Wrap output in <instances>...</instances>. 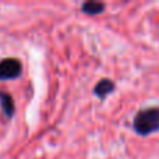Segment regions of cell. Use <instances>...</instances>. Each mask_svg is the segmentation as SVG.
Wrapping results in <instances>:
<instances>
[{"label":"cell","instance_id":"cell-1","mask_svg":"<svg viewBox=\"0 0 159 159\" xmlns=\"http://www.w3.org/2000/svg\"><path fill=\"white\" fill-rule=\"evenodd\" d=\"M133 130L141 137H148L159 131V106L137 110L133 117Z\"/></svg>","mask_w":159,"mask_h":159},{"label":"cell","instance_id":"cell-2","mask_svg":"<svg viewBox=\"0 0 159 159\" xmlns=\"http://www.w3.org/2000/svg\"><path fill=\"white\" fill-rule=\"evenodd\" d=\"M22 74V64L18 59L7 57L0 61V80H16Z\"/></svg>","mask_w":159,"mask_h":159},{"label":"cell","instance_id":"cell-3","mask_svg":"<svg viewBox=\"0 0 159 159\" xmlns=\"http://www.w3.org/2000/svg\"><path fill=\"white\" fill-rule=\"evenodd\" d=\"M115 91H116L115 81H113V80H110V78L103 77V78H101L95 84L92 92H93V95H95L96 98L102 101V99H106L109 95H112Z\"/></svg>","mask_w":159,"mask_h":159},{"label":"cell","instance_id":"cell-4","mask_svg":"<svg viewBox=\"0 0 159 159\" xmlns=\"http://www.w3.org/2000/svg\"><path fill=\"white\" fill-rule=\"evenodd\" d=\"M80 10L82 14L87 16H99L106 10V4L102 2H95V0H89V2H84L80 6Z\"/></svg>","mask_w":159,"mask_h":159},{"label":"cell","instance_id":"cell-5","mask_svg":"<svg viewBox=\"0 0 159 159\" xmlns=\"http://www.w3.org/2000/svg\"><path fill=\"white\" fill-rule=\"evenodd\" d=\"M0 106H2V110L4 113L6 117L11 119L14 116V112H16V105H14V101L11 98L10 93L7 92H0Z\"/></svg>","mask_w":159,"mask_h":159}]
</instances>
